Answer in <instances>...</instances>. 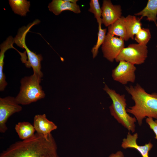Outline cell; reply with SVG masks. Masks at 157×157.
I'll list each match as a JSON object with an SVG mask.
<instances>
[{
	"label": "cell",
	"instance_id": "cell-1",
	"mask_svg": "<svg viewBox=\"0 0 157 157\" xmlns=\"http://www.w3.org/2000/svg\"><path fill=\"white\" fill-rule=\"evenodd\" d=\"M0 157H59L57 147L52 134L36 133L32 137L11 145Z\"/></svg>",
	"mask_w": 157,
	"mask_h": 157
},
{
	"label": "cell",
	"instance_id": "cell-2",
	"mask_svg": "<svg viewBox=\"0 0 157 157\" xmlns=\"http://www.w3.org/2000/svg\"><path fill=\"white\" fill-rule=\"evenodd\" d=\"M125 89L130 94L135 104L126 109L128 113L132 114L139 125L147 117L157 119V93L149 94L138 83L135 85L126 86Z\"/></svg>",
	"mask_w": 157,
	"mask_h": 157
},
{
	"label": "cell",
	"instance_id": "cell-3",
	"mask_svg": "<svg viewBox=\"0 0 157 157\" xmlns=\"http://www.w3.org/2000/svg\"><path fill=\"white\" fill-rule=\"evenodd\" d=\"M103 90L112 101V104L109 107L111 115L129 131L134 132L137 120L134 117L131 116L127 112L125 95L117 93L106 84L105 85Z\"/></svg>",
	"mask_w": 157,
	"mask_h": 157
},
{
	"label": "cell",
	"instance_id": "cell-4",
	"mask_svg": "<svg viewBox=\"0 0 157 157\" xmlns=\"http://www.w3.org/2000/svg\"><path fill=\"white\" fill-rule=\"evenodd\" d=\"M41 78L33 74L21 79L20 91L15 97L18 104H29L45 97V94L40 84Z\"/></svg>",
	"mask_w": 157,
	"mask_h": 157
},
{
	"label": "cell",
	"instance_id": "cell-5",
	"mask_svg": "<svg viewBox=\"0 0 157 157\" xmlns=\"http://www.w3.org/2000/svg\"><path fill=\"white\" fill-rule=\"evenodd\" d=\"M34 25V24L32 23L27 26L23 27L20 28L14 38L15 43L17 46L25 50L28 60L26 66L27 67H31L33 74L42 77L43 74L41 71V61L43 60L41 54H37L30 50L25 43V37L27 33Z\"/></svg>",
	"mask_w": 157,
	"mask_h": 157
},
{
	"label": "cell",
	"instance_id": "cell-6",
	"mask_svg": "<svg viewBox=\"0 0 157 157\" xmlns=\"http://www.w3.org/2000/svg\"><path fill=\"white\" fill-rule=\"evenodd\" d=\"M147 47L139 44H132L124 48L115 59L119 62L124 60L134 65L144 63L147 57Z\"/></svg>",
	"mask_w": 157,
	"mask_h": 157
},
{
	"label": "cell",
	"instance_id": "cell-7",
	"mask_svg": "<svg viewBox=\"0 0 157 157\" xmlns=\"http://www.w3.org/2000/svg\"><path fill=\"white\" fill-rule=\"evenodd\" d=\"M22 107L15 98L8 96L0 98V132L4 133L8 129L6 123L12 115L22 110Z\"/></svg>",
	"mask_w": 157,
	"mask_h": 157
},
{
	"label": "cell",
	"instance_id": "cell-8",
	"mask_svg": "<svg viewBox=\"0 0 157 157\" xmlns=\"http://www.w3.org/2000/svg\"><path fill=\"white\" fill-rule=\"evenodd\" d=\"M124 48V40L108 33L101 46L104 58L113 62Z\"/></svg>",
	"mask_w": 157,
	"mask_h": 157
},
{
	"label": "cell",
	"instance_id": "cell-9",
	"mask_svg": "<svg viewBox=\"0 0 157 157\" xmlns=\"http://www.w3.org/2000/svg\"><path fill=\"white\" fill-rule=\"evenodd\" d=\"M118 65L112 71L113 79L123 85L128 82L133 83L135 80L136 67L134 64L129 62L121 60Z\"/></svg>",
	"mask_w": 157,
	"mask_h": 157
},
{
	"label": "cell",
	"instance_id": "cell-10",
	"mask_svg": "<svg viewBox=\"0 0 157 157\" xmlns=\"http://www.w3.org/2000/svg\"><path fill=\"white\" fill-rule=\"evenodd\" d=\"M101 9L102 24L106 27L112 24L122 16L121 6L113 5L110 0H103Z\"/></svg>",
	"mask_w": 157,
	"mask_h": 157
},
{
	"label": "cell",
	"instance_id": "cell-11",
	"mask_svg": "<svg viewBox=\"0 0 157 157\" xmlns=\"http://www.w3.org/2000/svg\"><path fill=\"white\" fill-rule=\"evenodd\" d=\"M138 138L137 133L133 135L128 132L126 137L123 139L121 147L124 149L133 148L137 150L140 154L142 157H149V151L153 147V144L150 142L143 145H139L137 143Z\"/></svg>",
	"mask_w": 157,
	"mask_h": 157
},
{
	"label": "cell",
	"instance_id": "cell-12",
	"mask_svg": "<svg viewBox=\"0 0 157 157\" xmlns=\"http://www.w3.org/2000/svg\"><path fill=\"white\" fill-rule=\"evenodd\" d=\"M48 8L49 10L56 15H58L63 11L69 10L78 14L81 11L79 6L66 0H53L49 3Z\"/></svg>",
	"mask_w": 157,
	"mask_h": 157
},
{
	"label": "cell",
	"instance_id": "cell-13",
	"mask_svg": "<svg viewBox=\"0 0 157 157\" xmlns=\"http://www.w3.org/2000/svg\"><path fill=\"white\" fill-rule=\"evenodd\" d=\"M33 125L36 133L44 135L51 133L52 131L57 128L53 122L47 118L45 114L35 115L34 118Z\"/></svg>",
	"mask_w": 157,
	"mask_h": 157
},
{
	"label": "cell",
	"instance_id": "cell-14",
	"mask_svg": "<svg viewBox=\"0 0 157 157\" xmlns=\"http://www.w3.org/2000/svg\"><path fill=\"white\" fill-rule=\"evenodd\" d=\"M14 43V39L12 36H9L0 45V91H3L7 85V83L6 80V76L3 72L5 53L6 51L9 49L13 48L16 49L13 46V44Z\"/></svg>",
	"mask_w": 157,
	"mask_h": 157
},
{
	"label": "cell",
	"instance_id": "cell-15",
	"mask_svg": "<svg viewBox=\"0 0 157 157\" xmlns=\"http://www.w3.org/2000/svg\"><path fill=\"white\" fill-rule=\"evenodd\" d=\"M125 17L121 16L115 22L108 27V33L119 36L124 41H128L130 38L126 28Z\"/></svg>",
	"mask_w": 157,
	"mask_h": 157
},
{
	"label": "cell",
	"instance_id": "cell-16",
	"mask_svg": "<svg viewBox=\"0 0 157 157\" xmlns=\"http://www.w3.org/2000/svg\"><path fill=\"white\" fill-rule=\"evenodd\" d=\"M134 15L141 16V19L143 17H146L147 20L154 22L157 27V0H148L145 7Z\"/></svg>",
	"mask_w": 157,
	"mask_h": 157
},
{
	"label": "cell",
	"instance_id": "cell-17",
	"mask_svg": "<svg viewBox=\"0 0 157 157\" xmlns=\"http://www.w3.org/2000/svg\"><path fill=\"white\" fill-rule=\"evenodd\" d=\"M15 129L19 138L22 140L33 136L35 131L33 125L28 122H20L16 124Z\"/></svg>",
	"mask_w": 157,
	"mask_h": 157
},
{
	"label": "cell",
	"instance_id": "cell-18",
	"mask_svg": "<svg viewBox=\"0 0 157 157\" xmlns=\"http://www.w3.org/2000/svg\"><path fill=\"white\" fill-rule=\"evenodd\" d=\"M140 18L129 15L125 17V20L127 33L130 38L133 40L134 36L140 29L142 24Z\"/></svg>",
	"mask_w": 157,
	"mask_h": 157
},
{
	"label": "cell",
	"instance_id": "cell-19",
	"mask_svg": "<svg viewBox=\"0 0 157 157\" xmlns=\"http://www.w3.org/2000/svg\"><path fill=\"white\" fill-rule=\"evenodd\" d=\"M9 3L15 13L22 16L29 12L30 2L25 0H9Z\"/></svg>",
	"mask_w": 157,
	"mask_h": 157
},
{
	"label": "cell",
	"instance_id": "cell-20",
	"mask_svg": "<svg viewBox=\"0 0 157 157\" xmlns=\"http://www.w3.org/2000/svg\"><path fill=\"white\" fill-rule=\"evenodd\" d=\"M98 24V32L97 34V40L96 43L92 48L91 52L93 58H94L97 55L98 50L101 45L103 44L106 36L107 29H102L101 27V23Z\"/></svg>",
	"mask_w": 157,
	"mask_h": 157
},
{
	"label": "cell",
	"instance_id": "cell-21",
	"mask_svg": "<svg viewBox=\"0 0 157 157\" xmlns=\"http://www.w3.org/2000/svg\"><path fill=\"white\" fill-rule=\"evenodd\" d=\"M151 38V34L148 28H142L135 34L134 40L138 44L146 45Z\"/></svg>",
	"mask_w": 157,
	"mask_h": 157
},
{
	"label": "cell",
	"instance_id": "cell-22",
	"mask_svg": "<svg viewBox=\"0 0 157 157\" xmlns=\"http://www.w3.org/2000/svg\"><path fill=\"white\" fill-rule=\"evenodd\" d=\"M88 11L93 13L97 22H101L102 10L98 0H91L90 2Z\"/></svg>",
	"mask_w": 157,
	"mask_h": 157
},
{
	"label": "cell",
	"instance_id": "cell-23",
	"mask_svg": "<svg viewBox=\"0 0 157 157\" xmlns=\"http://www.w3.org/2000/svg\"><path fill=\"white\" fill-rule=\"evenodd\" d=\"M145 121L150 128L154 133L155 135V138L157 140V123L152 118L147 117Z\"/></svg>",
	"mask_w": 157,
	"mask_h": 157
},
{
	"label": "cell",
	"instance_id": "cell-24",
	"mask_svg": "<svg viewBox=\"0 0 157 157\" xmlns=\"http://www.w3.org/2000/svg\"><path fill=\"white\" fill-rule=\"evenodd\" d=\"M108 157H124V155L122 151H119L115 153L111 154Z\"/></svg>",
	"mask_w": 157,
	"mask_h": 157
},
{
	"label": "cell",
	"instance_id": "cell-25",
	"mask_svg": "<svg viewBox=\"0 0 157 157\" xmlns=\"http://www.w3.org/2000/svg\"><path fill=\"white\" fill-rule=\"evenodd\" d=\"M67 1L74 3H76L78 0H66Z\"/></svg>",
	"mask_w": 157,
	"mask_h": 157
},
{
	"label": "cell",
	"instance_id": "cell-26",
	"mask_svg": "<svg viewBox=\"0 0 157 157\" xmlns=\"http://www.w3.org/2000/svg\"><path fill=\"white\" fill-rule=\"evenodd\" d=\"M155 122L157 123V119H156V120H155Z\"/></svg>",
	"mask_w": 157,
	"mask_h": 157
},
{
	"label": "cell",
	"instance_id": "cell-27",
	"mask_svg": "<svg viewBox=\"0 0 157 157\" xmlns=\"http://www.w3.org/2000/svg\"><path fill=\"white\" fill-rule=\"evenodd\" d=\"M156 47H157V45L156 46Z\"/></svg>",
	"mask_w": 157,
	"mask_h": 157
}]
</instances>
